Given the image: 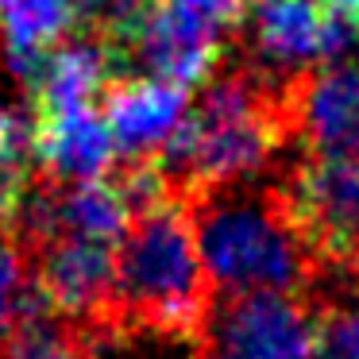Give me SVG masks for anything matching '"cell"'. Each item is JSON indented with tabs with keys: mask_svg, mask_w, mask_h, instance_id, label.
<instances>
[{
	"mask_svg": "<svg viewBox=\"0 0 359 359\" xmlns=\"http://www.w3.org/2000/svg\"><path fill=\"white\" fill-rule=\"evenodd\" d=\"M104 81H112L109 43L101 35H74V39H62L50 47L39 86L24 97H32L39 116H55L66 109L93 104Z\"/></svg>",
	"mask_w": 359,
	"mask_h": 359,
	"instance_id": "9c48e42d",
	"label": "cell"
},
{
	"mask_svg": "<svg viewBox=\"0 0 359 359\" xmlns=\"http://www.w3.org/2000/svg\"><path fill=\"white\" fill-rule=\"evenodd\" d=\"M39 317H50V305L35 282L32 259L0 228V344Z\"/></svg>",
	"mask_w": 359,
	"mask_h": 359,
	"instance_id": "7c38bea8",
	"label": "cell"
},
{
	"mask_svg": "<svg viewBox=\"0 0 359 359\" xmlns=\"http://www.w3.org/2000/svg\"><path fill=\"white\" fill-rule=\"evenodd\" d=\"M116 155H155L189 109V89L166 78H112L97 93Z\"/></svg>",
	"mask_w": 359,
	"mask_h": 359,
	"instance_id": "52a82bcc",
	"label": "cell"
},
{
	"mask_svg": "<svg viewBox=\"0 0 359 359\" xmlns=\"http://www.w3.org/2000/svg\"><path fill=\"white\" fill-rule=\"evenodd\" d=\"M325 0H255V50L278 74H297L320 58Z\"/></svg>",
	"mask_w": 359,
	"mask_h": 359,
	"instance_id": "30bf717a",
	"label": "cell"
},
{
	"mask_svg": "<svg viewBox=\"0 0 359 359\" xmlns=\"http://www.w3.org/2000/svg\"><path fill=\"white\" fill-rule=\"evenodd\" d=\"M186 209L212 294L305 290L313 255L297 236L274 182H232L197 194L186 201Z\"/></svg>",
	"mask_w": 359,
	"mask_h": 359,
	"instance_id": "7a4b0ae2",
	"label": "cell"
},
{
	"mask_svg": "<svg viewBox=\"0 0 359 359\" xmlns=\"http://www.w3.org/2000/svg\"><path fill=\"white\" fill-rule=\"evenodd\" d=\"M128 224H132V212L124 209L109 178L58 182V228H62V236H86V240H101L116 248Z\"/></svg>",
	"mask_w": 359,
	"mask_h": 359,
	"instance_id": "8fae6325",
	"label": "cell"
},
{
	"mask_svg": "<svg viewBox=\"0 0 359 359\" xmlns=\"http://www.w3.org/2000/svg\"><path fill=\"white\" fill-rule=\"evenodd\" d=\"M66 4L74 16V35H101L112 0H66Z\"/></svg>",
	"mask_w": 359,
	"mask_h": 359,
	"instance_id": "2e32d148",
	"label": "cell"
},
{
	"mask_svg": "<svg viewBox=\"0 0 359 359\" xmlns=\"http://www.w3.org/2000/svg\"><path fill=\"white\" fill-rule=\"evenodd\" d=\"M328 12H340V16H351L359 20V0H325Z\"/></svg>",
	"mask_w": 359,
	"mask_h": 359,
	"instance_id": "e0dca14e",
	"label": "cell"
},
{
	"mask_svg": "<svg viewBox=\"0 0 359 359\" xmlns=\"http://www.w3.org/2000/svg\"><path fill=\"white\" fill-rule=\"evenodd\" d=\"M317 313L297 290L232 294L220 313L217 348L232 359H313Z\"/></svg>",
	"mask_w": 359,
	"mask_h": 359,
	"instance_id": "277c9868",
	"label": "cell"
},
{
	"mask_svg": "<svg viewBox=\"0 0 359 359\" xmlns=\"http://www.w3.org/2000/svg\"><path fill=\"white\" fill-rule=\"evenodd\" d=\"M174 4L197 12L201 20L217 24L220 32H224V27H236L243 20V0H174Z\"/></svg>",
	"mask_w": 359,
	"mask_h": 359,
	"instance_id": "9a60e30c",
	"label": "cell"
},
{
	"mask_svg": "<svg viewBox=\"0 0 359 359\" xmlns=\"http://www.w3.org/2000/svg\"><path fill=\"white\" fill-rule=\"evenodd\" d=\"M4 39L20 47L50 50L74 32V16L66 0H0Z\"/></svg>",
	"mask_w": 359,
	"mask_h": 359,
	"instance_id": "4fadbf2b",
	"label": "cell"
},
{
	"mask_svg": "<svg viewBox=\"0 0 359 359\" xmlns=\"http://www.w3.org/2000/svg\"><path fill=\"white\" fill-rule=\"evenodd\" d=\"M201 359H232V355H228V351H220L217 344H209V340H205V351H201Z\"/></svg>",
	"mask_w": 359,
	"mask_h": 359,
	"instance_id": "ac0fdd59",
	"label": "cell"
},
{
	"mask_svg": "<svg viewBox=\"0 0 359 359\" xmlns=\"http://www.w3.org/2000/svg\"><path fill=\"white\" fill-rule=\"evenodd\" d=\"M209 313L212 282L197 251L194 220L186 201L170 197L166 205L135 217L120 236L104 317L120 325L205 340Z\"/></svg>",
	"mask_w": 359,
	"mask_h": 359,
	"instance_id": "6da1fadb",
	"label": "cell"
},
{
	"mask_svg": "<svg viewBox=\"0 0 359 359\" xmlns=\"http://www.w3.org/2000/svg\"><path fill=\"white\" fill-rule=\"evenodd\" d=\"M0 359H93V355H89L78 328L50 313V317H39L32 325L16 328L0 344Z\"/></svg>",
	"mask_w": 359,
	"mask_h": 359,
	"instance_id": "5bb4252c",
	"label": "cell"
},
{
	"mask_svg": "<svg viewBox=\"0 0 359 359\" xmlns=\"http://www.w3.org/2000/svg\"><path fill=\"white\" fill-rule=\"evenodd\" d=\"M116 163V140L97 104L39 116L35 128V166L58 182L104 178Z\"/></svg>",
	"mask_w": 359,
	"mask_h": 359,
	"instance_id": "ba28073f",
	"label": "cell"
},
{
	"mask_svg": "<svg viewBox=\"0 0 359 359\" xmlns=\"http://www.w3.org/2000/svg\"><path fill=\"white\" fill-rule=\"evenodd\" d=\"M128 55H132V66H143L151 78H166L174 86L194 89L220 66L224 39L217 24L166 0L147 20L140 39L128 47Z\"/></svg>",
	"mask_w": 359,
	"mask_h": 359,
	"instance_id": "8992f818",
	"label": "cell"
},
{
	"mask_svg": "<svg viewBox=\"0 0 359 359\" xmlns=\"http://www.w3.org/2000/svg\"><path fill=\"white\" fill-rule=\"evenodd\" d=\"M313 263L351 259L359 248V155L309 151L290 174L274 178Z\"/></svg>",
	"mask_w": 359,
	"mask_h": 359,
	"instance_id": "3957f363",
	"label": "cell"
},
{
	"mask_svg": "<svg viewBox=\"0 0 359 359\" xmlns=\"http://www.w3.org/2000/svg\"><path fill=\"white\" fill-rule=\"evenodd\" d=\"M32 271L47 297L50 313L66 325H89L104 317L112 297V263L116 248L86 236H58L32 251Z\"/></svg>",
	"mask_w": 359,
	"mask_h": 359,
	"instance_id": "5b68a950",
	"label": "cell"
}]
</instances>
